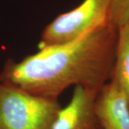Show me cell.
Wrapping results in <instances>:
<instances>
[{"label": "cell", "mask_w": 129, "mask_h": 129, "mask_svg": "<svg viewBox=\"0 0 129 129\" xmlns=\"http://www.w3.org/2000/svg\"><path fill=\"white\" fill-rule=\"evenodd\" d=\"M117 36L118 29L107 24L75 41L40 49L19 62L9 60L0 82L55 99L72 85L98 93L110 81Z\"/></svg>", "instance_id": "6da1fadb"}, {"label": "cell", "mask_w": 129, "mask_h": 129, "mask_svg": "<svg viewBox=\"0 0 129 129\" xmlns=\"http://www.w3.org/2000/svg\"><path fill=\"white\" fill-rule=\"evenodd\" d=\"M62 106L0 82V129H51Z\"/></svg>", "instance_id": "7a4b0ae2"}, {"label": "cell", "mask_w": 129, "mask_h": 129, "mask_svg": "<svg viewBox=\"0 0 129 129\" xmlns=\"http://www.w3.org/2000/svg\"><path fill=\"white\" fill-rule=\"evenodd\" d=\"M111 2L84 0L75 9L58 15L43 29L39 48L68 44L110 24Z\"/></svg>", "instance_id": "3957f363"}, {"label": "cell", "mask_w": 129, "mask_h": 129, "mask_svg": "<svg viewBox=\"0 0 129 129\" xmlns=\"http://www.w3.org/2000/svg\"><path fill=\"white\" fill-rule=\"evenodd\" d=\"M96 95L83 86H75L70 101L61 108L51 129H101L94 109Z\"/></svg>", "instance_id": "277c9868"}, {"label": "cell", "mask_w": 129, "mask_h": 129, "mask_svg": "<svg viewBox=\"0 0 129 129\" xmlns=\"http://www.w3.org/2000/svg\"><path fill=\"white\" fill-rule=\"evenodd\" d=\"M94 109L101 129H129V106L123 92L111 81L97 93Z\"/></svg>", "instance_id": "5b68a950"}, {"label": "cell", "mask_w": 129, "mask_h": 129, "mask_svg": "<svg viewBox=\"0 0 129 129\" xmlns=\"http://www.w3.org/2000/svg\"><path fill=\"white\" fill-rule=\"evenodd\" d=\"M110 81L123 92L129 106V21L118 28L115 61Z\"/></svg>", "instance_id": "8992f818"}, {"label": "cell", "mask_w": 129, "mask_h": 129, "mask_svg": "<svg viewBox=\"0 0 129 129\" xmlns=\"http://www.w3.org/2000/svg\"><path fill=\"white\" fill-rule=\"evenodd\" d=\"M129 21V0H112L109 23L118 28Z\"/></svg>", "instance_id": "52a82bcc"}]
</instances>
